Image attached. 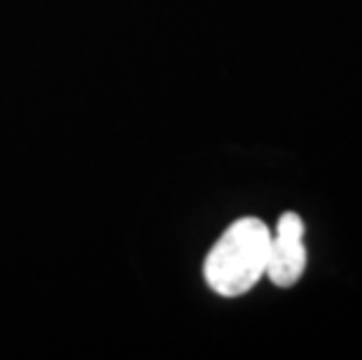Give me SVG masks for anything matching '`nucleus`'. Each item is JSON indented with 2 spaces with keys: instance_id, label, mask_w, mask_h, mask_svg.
<instances>
[{
  "instance_id": "f03ea898",
  "label": "nucleus",
  "mask_w": 362,
  "mask_h": 360,
  "mask_svg": "<svg viewBox=\"0 0 362 360\" xmlns=\"http://www.w3.org/2000/svg\"><path fill=\"white\" fill-rule=\"evenodd\" d=\"M304 220L297 213H283L272 234L267 262V279L279 288H292L304 277L306 246H304Z\"/></svg>"
},
{
  "instance_id": "f257e3e1",
  "label": "nucleus",
  "mask_w": 362,
  "mask_h": 360,
  "mask_svg": "<svg viewBox=\"0 0 362 360\" xmlns=\"http://www.w3.org/2000/svg\"><path fill=\"white\" fill-rule=\"evenodd\" d=\"M272 229L259 218H238L229 225L204 262L208 288L220 297H241L267 277Z\"/></svg>"
}]
</instances>
